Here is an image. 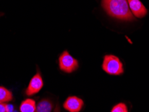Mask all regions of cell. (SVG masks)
Instances as JSON below:
<instances>
[{
	"instance_id": "cell-1",
	"label": "cell",
	"mask_w": 149,
	"mask_h": 112,
	"mask_svg": "<svg viewBox=\"0 0 149 112\" xmlns=\"http://www.w3.org/2000/svg\"><path fill=\"white\" fill-rule=\"evenodd\" d=\"M102 5L111 17L124 21L135 19L129 8L128 0H102Z\"/></svg>"
},
{
	"instance_id": "cell-2",
	"label": "cell",
	"mask_w": 149,
	"mask_h": 112,
	"mask_svg": "<svg viewBox=\"0 0 149 112\" xmlns=\"http://www.w3.org/2000/svg\"><path fill=\"white\" fill-rule=\"evenodd\" d=\"M102 69L111 75H120L124 73L123 64L118 56L112 54H108L104 58Z\"/></svg>"
},
{
	"instance_id": "cell-3",
	"label": "cell",
	"mask_w": 149,
	"mask_h": 112,
	"mask_svg": "<svg viewBox=\"0 0 149 112\" xmlns=\"http://www.w3.org/2000/svg\"><path fill=\"white\" fill-rule=\"evenodd\" d=\"M58 65L61 71L67 73H71L79 68L78 61L73 58L67 50L63 52L59 56Z\"/></svg>"
},
{
	"instance_id": "cell-4",
	"label": "cell",
	"mask_w": 149,
	"mask_h": 112,
	"mask_svg": "<svg viewBox=\"0 0 149 112\" xmlns=\"http://www.w3.org/2000/svg\"><path fill=\"white\" fill-rule=\"evenodd\" d=\"M44 85L43 80L40 72H37L31 79L29 85L26 89V94L28 96H32L38 93Z\"/></svg>"
},
{
	"instance_id": "cell-5",
	"label": "cell",
	"mask_w": 149,
	"mask_h": 112,
	"mask_svg": "<svg viewBox=\"0 0 149 112\" xmlns=\"http://www.w3.org/2000/svg\"><path fill=\"white\" fill-rule=\"evenodd\" d=\"M84 102L81 98L76 96L68 97L63 104V107L69 112H79L81 110Z\"/></svg>"
},
{
	"instance_id": "cell-6",
	"label": "cell",
	"mask_w": 149,
	"mask_h": 112,
	"mask_svg": "<svg viewBox=\"0 0 149 112\" xmlns=\"http://www.w3.org/2000/svg\"><path fill=\"white\" fill-rule=\"evenodd\" d=\"M128 6L134 16L142 18L147 14V10L140 0H128Z\"/></svg>"
},
{
	"instance_id": "cell-7",
	"label": "cell",
	"mask_w": 149,
	"mask_h": 112,
	"mask_svg": "<svg viewBox=\"0 0 149 112\" xmlns=\"http://www.w3.org/2000/svg\"><path fill=\"white\" fill-rule=\"evenodd\" d=\"M53 104L49 99H43L38 102L34 112H52Z\"/></svg>"
},
{
	"instance_id": "cell-8",
	"label": "cell",
	"mask_w": 149,
	"mask_h": 112,
	"mask_svg": "<svg viewBox=\"0 0 149 112\" xmlns=\"http://www.w3.org/2000/svg\"><path fill=\"white\" fill-rule=\"evenodd\" d=\"M36 108L35 101L32 99H27L22 102L19 107L21 112H34Z\"/></svg>"
},
{
	"instance_id": "cell-9",
	"label": "cell",
	"mask_w": 149,
	"mask_h": 112,
	"mask_svg": "<svg viewBox=\"0 0 149 112\" xmlns=\"http://www.w3.org/2000/svg\"><path fill=\"white\" fill-rule=\"evenodd\" d=\"M12 93L5 87H0V102L5 103L12 99Z\"/></svg>"
},
{
	"instance_id": "cell-10",
	"label": "cell",
	"mask_w": 149,
	"mask_h": 112,
	"mask_svg": "<svg viewBox=\"0 0 149 112\" xmlns=\"http://www.w3.org/2000/svg\"><path fill=\"white\" fill-rule=\"evenodd\" d=\"M111 112H128V109L124 103H120L112 107Z\"/></svg>"
},
{
	"instance_id": "cell-11",
	"label": "cell",
	"mask_w": 149,
	"mask_h": 112,
	"mask_svg": "<svg viewBox=\"0 0 149 112\" xmlns=\"http://www.w3.org/2000/svg\"><path fill=\"white\" fill-rule=\"evenodd\" d=\"M0 112H9L8 105L5 103L0 104Z\"/></svg>"
},
{
	"instance_id": "cell-12",
	"label": "cell",
	"mask_w": 149,
	"mask_h": 112,
	"mask_svg": "<svg viewBox=\"0 0 149 112\" xmlns=\"http://www.w3.org/2000/svg\"><path fill=\"white\" fill-rule=\"evenodd\" d=\"M54 112H61V109H60V106H59L58 104H56L55 108L54 109Z\"/></svg>"
},
{
	"instance_id": "cell-13",
	"label": "cell",
	"mask_w": 149,
	"mask_h": 112,
	"mask_svg": "<svg viewBox=\"0 0 149 112\" xmlns=\"http://www.w3.org/2000/svg\"><path fill=\"white\" fill-rule=\"evenodd\" d=\"M0 104H1V102H0Z\"/></svg>"
}]
</instances>
